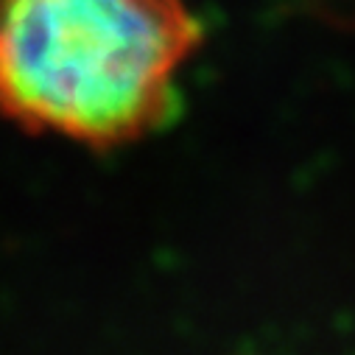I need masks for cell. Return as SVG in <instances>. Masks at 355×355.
I'll return each mask as SVG.
<instances>
[{
    "label": "cell",
    "mask_w": 355,
    "mask_h": 355,
    "mask_svg": "<svg viewBox=\"0 0 355 355\" xmlns=\"http://www.w3.org/2000/svg\"><path fill=\"white\" fill-rule=\"evenodd\" d=\"M199 40L182 0H0V115L93 148L135 140L180 110Z\"/></svg>",
    "instance_id": "6da1fadb"
}]
</instances>
